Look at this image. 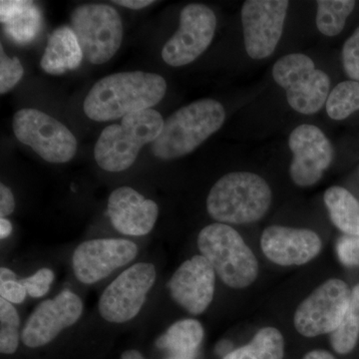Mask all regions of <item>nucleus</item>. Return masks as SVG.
Here are the masks:
<instances>
[{
  "label": "nucleus",
  "mask_w": 359,
  "mask_h": 359,
  "mask_svg": "<svg viewBox=\"0 0 359 359\" xmlns=\"http://www.w3.org/2000/svg\"><path fill=\"white\" fill-rule=\"evenodd\" d=\"M138 255V247L125 238H93L81 243L72 256L75 278L93 285L126 266Z\"/></svg>",
  "instance_id": "nucleus-14"
},
{
  "label": "nucleus",
  "mask_w": 359,
  "mask_h": 359,
  "mask_svg": "<svg viewBox=\"0 0 359 359\" xmlns=\"http://www.w3.org/2000/svg\"><path fill=\"white\" fill-rule=\"evenodd\" d=\"M54 278L55 276L52 269L42 268L27 278H21L20 283L25 287L28 295L33 299H39L49 292Z\"/></svg>",
  "instance_id": "nucleus-29"
},
{
  "label": "nucleus",
  "mask_w": 359,
  "mask_h": 359,
  "mask_svg": "<svg viewBox=\"0 0 359 359\" xmlns=\"http://www.w3.org/2000/svg\"><path fill=\"white\" fill-rule=\"evenodd\" d=\"M0 20L7 36L21 45L36 39L43 26V16L39 6L27 0L0 1Z\"/></svg>",
  "instance_id": "nucleus-19"
},
{
  "label": "nucleus",
  "mask_w": 359,
  "mask_h": 359,
  "mask_svg": "<svg viewBox=\"0 0 359 359\" xmlns=\"http://www.w3.org/2000/svg\"><path fill=\"white\" fill-rule=\"evenodd\" d=\"M0 295L11 304H20L25 302L27 292L20 280L0 283Z\"/></svg>",
  "instance_id": "nucleus-32"
},
{
  "label": "nucleus",
  "mask_w": 359,
  "mask_h": 359,
  "mask_svg": "<svg viewBox=\"0 0 359 359\" xmlns=\"http://www.w3.org/2000/svg\"><path fill=\"white\" fill-rule=\"evenodd\" d=\"M164 123L158 111L146 109L125 116L120 124L106 127L94 148L97 164L112 173L128 169L142 147L157 140Z\"/></svg>",
  "instance_id": "nucleus-4"
},
{
  "label": "nucleus",
  "mask_w": 359,
  "mask_h": 359,
  "mask_svg": "<svg viewBox=\"0 0 359 359\" xmlns=\"http://www.w3.org/2000/svg\"><path fill=\"white\" fill-rule=\"evenodd\" d=\"M273 77L287 92L290 107L301 114H316L327 104L330 77L304 54L292 53L278 59L273 65Z\"/></svg>",
  "instance_id": "nucleus-6"
},
{
  "label": "nucleus",
  "mask_w": 359,
  "mask_h": 359,
  "mask_svg": "<svg viewBox=\"0 0 359 359\" xmlns=\"http://www.w3.org/2000/svg\"><path fill=\"white\" fill-rule=\"evenodd\" d=\"M107 212L116 231L130 237H142L154 229L159 208L131 187H120L110 194Z\"/></svg>",
  "instance_id": "nucleus-18"
},
{
  "label": "nucleus",
  "mask_w": 359,
  "mask_h": 359,
  "mask_svg": "<svg viewBox=\"0 0 359 359\" xmlns=\"http://www.w3.org/2000/svg\"><path fill=\"white\" fill-rule=\"evenodd\" d=\"M264 256L278 266H302L320 255L323 242L318 233L308 229L268 226L262 233Z\"/></svg>",
  "instance_id": "nucleus-17"
},
{
  "label": "nucleus",
  "mask_w": 359,
  "mask_h": 359,
  "mask_svg": "<svg viewBox=\"0 0 359 359\" xmlns=\"http://www.w3.org/2000/svg\"><path fill=\"white\" fill-rule=\"evenodd\" d=\"M85 57L93 65L109 61L119 50L123 39L122 20L108 4H86L75 9L71 18Z\"/></svg>",
  "instance_id": "nucleus-7"
},
{
  "label": "nucleus",
  "mask_w": 359,
  "mask_h": 359,
  "mask_svg": "<svg viewBox=\"0 0 359 359\" xmlns=\"http://www.w3.org/2000/svg\"><path fill=\"white\" fill-rule=\"evenodd\" d=\"M83 56L72 28L63 26L49 36L40 65L48 74L60 75L79 67Z\"/></svg>",
  "instance_id": "nucleus-20"
},
{
  "label": "nucleus",
  "mask_w": 359,
  "mask_h": 359,
  "mask_svg": "<svg viewBox=\"0 0 359 359\" xmlns=\"http://www.w3.org/2000/svg\"><path fill=\"white\" fill-rule=\"evenodd\" d=\"M302 359H335L332 354L328 351H321V349H316V351H309L306 353Z\"/></svg>",
  "instance_id": "nucleus-36"
},
{
  "label": "nucleus",
  "mask_w": 359,
  "mask_h": 359,
  "mask_svg": "<svg viewBox=\"0 0 359 359\" xmlns=\"http://www.w3.org/2000/svg\"><path fill=\"white\" fill-rule=\"evenodd\" d=\"M13 127L18 141L32 147L46 162L62 164L76 154L74 135L42 111L32 108L18 111L13 116Z\"/></svg>",
  "instance_id": "nucleus-8"
},
{
  "label": "nucleus",
  "mask_w": 359,
  "mask_h": 359,
  "mask_svg": "<svg viewBox=\"0 0 359 359\" xmlns=\"http://www.w3.org/2000/svg\"><path fill=\"white\" fill-rule=\"evenodd\" d=\"M290 2L248 0L242 7L245 47L250 58L262 60L273 53L283 32Z\"/></svg>",
  "instance_id": "nucleus-12"
},
{
  "label": "nucleus",
  "mask_w": 359,
  "mask_h": 359,
  "mask_svg": "<svg viewBox=\"0 0 359 359\" xmlns=\"http://www.w3.org/2000/svg\"><path fill=\"white\" fill-rule=\"evenodd\" d=\"M13 233V224L6 218L0 219V238L1 240L7 238Z\"/></svg>",
  "instance_id": "nucleus-35"
},
{
  "label": "nucleus",
  "mask_w": 359,
  "mask_h": 359,
  "mask_svg": "<svg viewBox=\"0 0 359 359\" xmlns=\"http://www.w3.org/2000/svg\"><path fill=\"white\" fill-rule=\"evenodd\" d=\"M157 278L154 264L137 263L122 271L104 290L98 302L99 313L111 323H125L140 313Z\"/></svg>",
  "instance_id": "nucleus-9"
},
{
  "label": "nucleus",
  "mask_w": 359,
  "mask_h": 359,
  "mask_svg": "<svg viewBox=\"0 0 359 359\" xmlns=\"http://www.w3.org/2000/svg\"><path fill=\"white\" fill-rule=\"evenodd\" d=\"M216 27V14L210 7L200 4L184 7L178 30L163 47V60L173 67L190 65L207 50Z\"/></svg>",
  "instance_id": "nucleus-11"
},
{
  "label": "nucleus",
  "mask_w": 359,
  "mask_h": 359,
  "mask_svg": "<svg viewBox=\"0 0 359 359\" xmlns=\"http://www.w3.org/2000/svg\"><path fill=\"white\" fill-rule=\"evenodd\" d=\"M83 313V302L69 290L39 304L28 316L21 340L29 348H39L53 341L66 328L73 327Z\"/></svg>",
  "instance_id": "nucleus-13"
},
{
  "label": "nucleus",
  "mask_w": 359,
  "mask_h": 359,
  "mask_svg": "<svg viewBox=\"0 0 359 359\" xmlns=\"http://www.w3.org/2000/svg\"><path fill=\"white\" fill-rule=\"evenodd\" d=\"M20 318L13 304L0 297V351L13 354L20 339Z\"/></svg>",
  "instance_id": "nucleus-27"
},
{
  "label": "nucleus",
  "mask_w": 359,
  "mask_h": 359,
  "mask_svg": "<svg viewBox=\"0 0 359 359\" xmlns=\"http://www.w3.org/2000/svg\"><path fill=\"white\" fill-rule=\"evenodd\" d=\"M224 106L214 99H202L180 108L165 121L151 149L155 157L174 160L190 154L223 126Z\"/></svg>",
  "instance_id": "nucleus-2"
},
{
  "label": "nucleus",
  "mask_w": 359,
  "mask_h": 359,
  "mask_svg": "<svg viewBox=\"0 0 359 359\" xmlns=\"http://www.w3.org/2000/svg\"><path fill=\"white\" fill-rule=\"evenodd\" d=\"M15 209V200L14 196L8 187L1 184L0 185V216L1 218H6L9 215L13 214Z\"/></svg>",
  "instance_id": "nucleus-33"
},
{
  "label": "nucleus",
  "mask_w": 359,
  "mask_h": 359,
  "mask_svg": "<svg viewBox=\"0 0 359 359\" xmlns=\"http://www.w3.org/2000/svg\"><path fill=\"white\" fill-rule=\"evenodd\" d=\"M316 26L323 35L337 36L346 25L356 2L353 0H318Z\"/></svg>",
  "instance_id": "nucleus-25"
},
{
  "label": "nucleus",
  "mask_w": 359,
  "mask_h": 359,
  "mask_svg": "<svg viewBox=\"0 0 359 359\" xmlns=\"http://www.w3.org/2000/svg\"><path fill=\"white\" fill-rule=\"evenodd\" d=\"M285 339L275 327L259 330L250 344L233 349L223 359H283Z\"/></svg>",
  "instance_id": "nucleus-23"
},
{
  "label": "nucleus",
  "mask_w": 359,
  "mask_h": 359,
  "mask_svg": "<svg viewBox=\"0 0 359 359\" xmlns=\"http://www.w3.org/2000/svg\"><path fill=\"white\" fill-rule=\"evenodd\" d=\"M120 359H146L144 358L143 354L140 351H136V349H128V351H124L122 353Z\"/></svg>",
  "instance_id": "nucleus-38"
},
{
  "label": "nucleus",
  "mask_w": 359,
  "mask_h": 359,
  "mask_svg": "<svg viewBox=\"0 0 359 359\" xmlns=\"http://www.w3.org/2000/svg\"><path fill=\"white\" fill-rule=\"evenodd\" d=\"M216 273L202 255L187 259L168 283L172 299L193 316H199L212 304Z\"/></svg>",
  "instance_id": "nucleus-16"
},
{
  "label": "nucleus",
  "mask_w": 359,
  "mask_h": 359,
  "mask_svg": "<svg viewBox=\"0 0 359 359\" xmlns=\"http://www.w3.org/2000/svg\"><path fill=\"white\" fill-rule=\"evenodd\" d=\"M273 193L266 180L250 172L224 175L212 186L207 211L221 224H250L266 216Z\"/></svg>",
  "instance_id": "nucleus-3"
},
{
  "label": "nucleus",
  "mask_w": 359,
  "mask_h": 359,
  "mask_svg": "<svg viewBox=\"0 0 359 359\" xmlns=\"http://www.w3.org/2000/svg\"><path fill=\"white\" fill-rule=\"evenodd\" d=\"M18 280V276H16V273H14L13 271H11V269L4 268V266L0 269V283L11 282V280Z\"/></svg>",
  "instance_id": "nucleus-37"
},
{
  "label": "nucleus",
  "mask_w": 359,
  "mask_h": 359,
  "mask_svg": "<svg viewBox=\"0 0 359 359\" xmlns=\"http://www.w3.org/2000/svg\"><path fill=\"white\" fill-rule=\"evenodd\" d=\"M166 80L154 73H116L97 82L85 98V114L105 122L139 112L160 102L166 94Z\"/></svg>",
  "instance_id": "nucleus-1"
},
{
  "label": "nucleus",
  "mask_w": 359,
  "mask_h": 359,
  "mask_svg": "<svg viewBox=\"0 0 359 359\" xmlns=\"http://www.w3.org/2000/svg\"><path fill=\"white\" fill-rule=\"evenodd\" d=\"M231 344L230 342L228 341H222L219 342L218 344V346H217V351L219 354L224 353V356L226 355V354H229L231 351Z\"/></svg>",
  "instance_id": "nucleus-39"
},
{
  "label": "nucleus",
  "mask_w": 359,
  "mask_h": 359,
  "mask_svg": "<svg viewBox=\"0 0 359 359\" xmlns=\"http://www.w3.org/2000/svg\"><path fill=\"white\" fill-rule=\"evenodd\" d=\"M342 63L346 74L359 81V26L344 45Z\"/></svg>",
  "instance_id": "nucleus-30"
},
{
  "label": "nucleus",
  "mask_w": 359,
  "mask_h": 359,
  "mask_svg": "<svg viewBox=\"0 0 359 359\" xmlns=\"http://www.w3.org/2000/svg\"><path fill=\"white\" fill-rule=\"evenodd\" d=\"M332 119L344 120L359 110V81L341 82L330 92L325 104Z\"/></svg>",
  "instance_id": "nucleus-26"
},
{
  "label": "nucleus",
  "mask_w": 359,
  "mask_h": 359,
  "mask_svg": "<svg viewBox=\"0 0 359 359\" xmlns=\"http://www.w3.org/2000/svg\"><path fill=\"white\" fill-rule=\"evenodd\" d=\"M359 339V285L351 290V302L339 327L330 334V344L335 353L347 354L353 351Z\"/></svg>",
  "instance_id": "nucleus-24"
},
{
  "label": "nucleus",
  "mask_w": 359,
  "mask_h": 359,
  "mask_svg": "<svg viewBox=\"0 0 359 359\" xmlns=\"http://www.w3.org/2000/svg\"><path fill=\"white\" fill-rule=\"evenodd\" d=\"M198 248L222 282L231 289H245L256 282L257 257L242 236L229 224L205 226L198 236Z\"/></svg>",
  "instance_id": "nucleus-5"
},
{
  "label": "nucleus",
  "mask_w": 359,
  "mask_h": 359,
  "mask_svg": "<svg viewBox=\"0 0 359 359\" xmlns=\"http://www.w3.org/2000/svg\"><path fill=\"white\" fill-rule=\"evenodd\" d=\"M337 256L346 266H359V236H344L337 241Z\"/></svg>",
  "instance_id": "nucleus-31"
},
{
  "label": "nucleus",
  "mask_w": 359,
  "mask_h": 359,
  "mask_svg": "<svg viewBox=\"0 0 359 359\" xmlns=\"http://www.w3.org/2000/svg\"><path fill=\"white\" fill-rule=\"evenodd\" d=\"M289 145L294 154L290 167L292 182L299 187L318 183L334 160V148L318 127L299 125L290 135Z\"/></svg>",
  "instance_id": "nucleus-15"
},
{
  "label": "nucleus",
  "mask_w": 359,
  "mask_h": 359,
  "mask_svg": "<svg viewBox=\"0 0 359 359\" xmlns=\"http://www.w3.org/2000/svg\"><path fill=\"white\" fill-rule=\"evenodd\" d=\"M22 65L18 57L9 58L0 46V94L7 93L16 86L23 76Z\"/></svg>",
  "instance_id": "nucleus-28"
},
{
  "label": "nucleus",
  "mask_w": 359,
  "mask_h": 359,
  "mask_svg": "<svg viewBox=\"0 0 359 359\" xmlns=\"http://www.w3.org/2000/svg\"><path fill=\"white\" fill-rule=\"evenodd\" d=\"M351 295L347 283L339 278L321 283L297 306L295 330L306 337L332 334L346 316Z\"/></svg>",
  "instance_id": "nucleus-10"
},
{
  "label": "nucleus",
  "mask_w": 359,
  "mask_h": 359,
  "mask_svg": "<svg viewBox=\"0 0 359 359\" xmlns=\"http://www.w3.org/2000/svg\"><path fill=\"white\" fill-rule=\"evenodd\" d=\"M154 2L152 0L151 1L150 0H117V1H113V4L137 11V9L145 8Z\"/></svg>",
  "instance_id": "nucleus-34"
},
{
  "label": "nucleus",
  "mask_w": 359,
  "mask_h": 359,
  "mask_svg": "<svg viewBox=\"0 0 359 359\" xmlns=\"http://www.w3.org/2000/svg\"><path fill=\"white\" fill-rule=\"evenodd\" d=\"M204 337V327L200 321L186 318L168 328L156 339L155 346L169 353L166 359H197Z\"/></svg>",
  "instance_id": "nucleus-21"
},
{
  "label": "nucleus",
  "mask_w": 359,
  "mask_h": 359,
  "mask_svg": "<svg viewBox=\"0 0 359 359\" xmlns=\"http://www.w3.org/2000/svg\"><path fill=\"white\" fill-rule=\"evenodd\" d=\"M323 200L332 224L347 236H359V202L353 194L342 187H330Z\"/></svg>",
  "instance_id": "nucleus-22"
}]
</instances>
